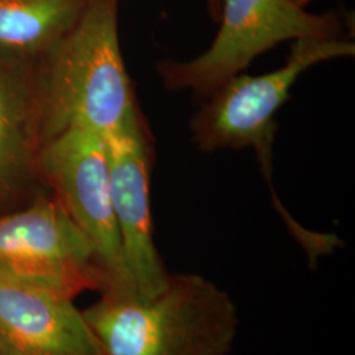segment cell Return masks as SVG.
<instances>
[{"mask_svg":"<svg viewBox=\"0 0 355 355\" xmlns=\"http://www.w3.org/2000/svg\"><path fill=\"white\" fill-rule=\"evenodd\" d=\"M83 315L103 355H230L240 327L228 292L199 274H170L148 299L103 291Z\"/></svg>","mask_w":355,"mask_h":355,"instance_id":"6da1fadb","label":"cell"},{"mask_svg":"<svg viewBox=\"0 0 355 355\" xmlns=\"http://www.w3.org/2000/svg\"><path fill=\"white\" fill-rule=\"evenodd\" d=\"M0 278L71 299L105 287L92 242L58 198L0 218Z\"/></svg>","mask_w":355,"mask_h":355,"instance_id":"5b68a950","label":"cell"},{"mask_svg":"<svg viewBox=\"0 0 355 355\" xmlns=\"http://www.w3.org/2000/svg\"><path fill=\"white\" fill-rule=\"evenodd\" d=\"M87 0H0V45L15 51L51 48L76 24Z\"/></svg>","mask_w":355,"mask_h":355,"instance_id":"9c48e42d","label":"cell"},{"mask_svg":"<svg viewBox=\"0 0 355 355\" xmlns=\"http://www.w3.org/2000/svg\"><path fill=\"white\" fill-rule=\"evenodd\" d=\"M0 355H13L11 349L8 347V345L3 340L1 336H0Z\"/></svg>","mask_w":355,"mask_h":355,"instance_id":"8fae6325","label":"cell"},{"mask_svg":"<svg viewBox=\"0 0 355 355\" xmlns=\"http://www.w3.org/2000/svg\"><path fill=\"white\" fill-rule=\"evenodd\" d=\"M51 48L44 98L49 139L76 128L107 140L140 121L120 49L117 0H87Z\"/></svg>","mask_w":355,"mask_h":355,"instance_id":"7a4b0ae2","label":"cell"},{"mask_svg":"<svg viewBox=\"0 0 355 355\" xmlns=\"http://www.w3.org/2000/svg\"><path fill=\"white\" fill-rule=\"evenodd\" d=\"M354 54V42L347 38L296 40L283 67L263 76H232L211 94L192 119V140L204 152L252 146L268 165L274 116L297 78L315 64Z\"/></svg>","mask_w":355,"mask_h":355,"instance_id":"277c9868","label":"cell"},{"mask_svg":"<svg viewBox=\"0 0 355 355\" xmlns=\"http://www.w3.org/2000/svg\"><path fill=\"white\" fill-rule=\"evenodd\" d=\"M21 149V127L16 103L0 80V179L17 161Z\"/></svg>","mask_w":355,"mask_h":355,"instance_id":"30bf717a","label":"cell"},{"mask_svg":"<svg viewBox=\"0 0 355 355\" xmlns=\"http://www.w3.org/2000/svg\"><path fill=\"white\" fill-rule=\"evenodd\" d=\"M40 164L57 198L95 248L105 287L132 293L114 218L105 141L85 129H67L49 139Z\"/></svg>","mask_w":355,"mask_h":355,"instance_id":"8992f818","label":"cell"},{"mask_svg":"<svg viewBox=\"0 0 355 355\" xmlns=\"http://www.w3.org/2000/svg\"><path fill=\"white\" fill-rule=\"evenodd\" d=\"M0 336L13 355H103L74 299L1 278Z\"/></svg>","mask_w":355,"mask_h":355,"instance_id":"ba28073f","label":"cell"},{"mask_svg":"<svg viewBox=\"0 0 355 355\" xmlns=\"http://www.w3.org/2000/svg\"><path fill=\"white\" fill-rule=\"evenodd\" d=\"M105 141L114 218L132 295L148 299L162 291L170 272L153 236L152 144L141 119Z\"/></svg>","mask_w":355,"mask_h":355,"instance_id":"52a82bcc","label":"cell"},{"mask_svg":"<svg viewBox=\"0 0 355 355\" xmlns=\"http://www.w3.org/2000/svg\"><path fill=\"white\" fill-rule=\"evenodd\" d=\"M209 1H211V3H214V8H215L216 11V10H217V7H218V0H209Z\"/></svg>","mask_w":355,"mask_h":355,"instance_id":"7c38bea8","label":"cell"},{"mask_svg":"<svg viewBox=\"0 0 355 355\" xmlns=\"http://www.w3.org/2000/svg\"><path fill=\"white\" fill-rule=\"evenodd\" d=\"M343 37L334 15L308 12L295 0H224L223 23L211 46L186 62H162L166 87L191 91L205 101L232 76L287 40Z\"/></svg>","mask_w":355,"mask_h":355,"instance_id":"3957f363","label":"cell"}]
</instances>
